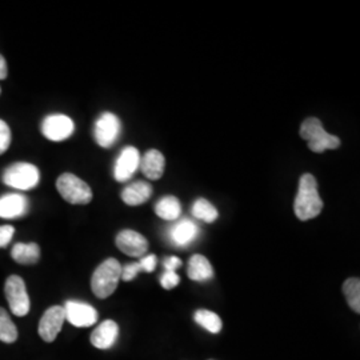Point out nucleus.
Instances as JSON below:
<instances>
[{"mask_svg":"<svg viewBox=\"0 0 360 360\" xmlns=\"http://www.w3.org/2000/svg\"><path fill=\"white\" fill-rule=\"evenodd\" d=\"M142 172L146 178L151 180L160 179L165 174L166 167V159L165 155L158 150H150L141 158V166Z\"/></svg>","mask_w":360,"mask_h":360,"instance_id":"2eb2a0df","label":"nucleus"},{"mask_svg":"<svg viewBox=\"0 0 360 360\" xmlns=\"http://www.w3.org/2000/svg\"><path fill=\"white\" fill-rule=\"evenodd\" d=\"M294 210L296 217L302 221L316 218L322 212L323 200L314 175L304 174L300 176Z\"/></svg>","mask_w":360,"mask_h":360,"instance_id":"f257e3e1","label":"nucleus"},{"mask_svg":"<svg viewBox=\"0 0 360 360\" xmlns=\"http://www.w3.org/2000/svg\"><path fill=\"white\" fill-rule=\"evenodd\" d=\"M65 321V314L63 306L50 307L43 314V316L39 322L38 331L40 338L47 343L53 342L56 339V336L62 331Z\"/></svg>","mask_w":360,"mask_h":360,"instance_id":"9d476101","label":"nucleus"},{"mask_svg":"<svg viewBox=\"0 0 360 360\" xmlns=\"http://www.w3.org/2000/svg\"><path fill=\"white\" fill-rule=\"evenodd\" d=\"M180 283L179 275L174 271H166L160 279V285L165 290H172Z\"/></svg>","mask_w":360,"mask_h":360,"instance_id":"bb28decb","label":"nucleus"},{"mask_svg":"<svg viewBox=\"0 0 360 360\" xmlns=\"http://www.w3.org/2000/svg\"><path fill=\"white\" fill-rule=\"evenodd\" d=\"M40 174L38 168L30 163H15L3 172V181L16 190H31L38 186Z\"/></svg>","mask_w":360,"mask_h":360,"instance_id":"39448f33","label":"nucleus"},{"mask_svg":"<svg viewBox=\"0 0 360 360\" xmlns=\"http://www.w3.org/2000/svg\"><path fill=\"white\" fill-rule=\"evenodd\" d=\"M28 199L22 193H7L0 198V218H22L28 212Z\"/></svg>","mask_w":360,"mask_h":360,"instance_id":"ddd939ff","label":"nucleus"},{"mask_svg":"<svg viewBox=\"0 0 360 360\" xmlns=\"http://www.w3.org/2000/svg\"><path fill=\"white\" fill-rule=\"evenodd\" d=\"M300 136L309 142V150L315 154L336 150L340 146V139L323 129L322 122L318 117H309L302 123Z\"/></svg>","mask_w":360,"mask_h":360,"instance_id":"7ed1b4c3","label":"nucleus"},{"mask_svg":"<svg viewBox=\"0 0 360 360\" xmlns=\"http://www.w3.org/2000/svg\"><path fill=\"white\" fill-rule=\"evenodd\" d=\"M141 166V154L135 147H126L116 159L114 176L117 181H127Z\"/></svg>","mask_w":360,"mask_h":360,"instance_id":"f8f14e48","label":"nucleus"},{"mask_svg":"<svg viewBox=\"0 0 360 360\" xmlns=\"http://www.w3.org/2000/svg\"><path fill=\"white\" fill-rule=\"evenodd\" d=\"M156 215L163 220L174 221L181 215V205L176 196H165L155 206Z\"/></svg>","mask_w":360,"mask_h":360,"instance_id":"aec40b11","label":"nucleus"},{"mask_svg":"<svg viewBox=\"0 0 360 360\" xmlns=\"http://www.w3.org/2000/svg\"><path fill=\"white\" fill-rule=\"evenodd\" d=\"M11 141H13L11 129L4 120L0 119V155L4 154L8 150Z\"/></svg>","mask_w":360,"mask_h":360,"instance_id":"393cba45","label":"nucleus"},{"mask_svg":"<svg viewBox=\"0 0 360 360\" xmlns=\"http://www.w3.org/2000/svg\"><path fill=\"white\" fill-rule=\"evenodd\" d=\"M193 321L211 334H219L223 327V323L218 314L208 309H198L193 315Z\"/></svg>","mask_w":360,"mask_h":360,"instance_id":"412c9836","label":"nucleus"},{"mask_svg":"<svg viewBox=\"0 0 360 360\" xmlns=\"http://www.w3.org/2000/svg\"><path fill=\"white\" fill-rule=\"evenodd\" d=\"M193 215L199 220H203L206 223H214L219 217L218 210L212 203H210L207 199H198L193 206Z\"/></svg>","mask_w":360,"mask_h":360,"instance_id":"4be33fe9","label":"nucleus"},{"mask_svg":"<svg viewBox=\"0 0 360 360\" xmlns=\"http://www.w3.org/2000/svg\"><path fill=\"white\" fill-rule=\"evenodd\" d=\"M18 339V330L8 312L0 307V342L13 343Z\"/></svg>","mask_w":360,"mask_h":360,"instance_id":"5701e85b","label":"nucleus"},{"mask_svg":"<svg viewBox=\"0 0 360 360\" xmlns=\"http://www.w3.org/2000/svg\"><path fill=\"white\" fill-rule=\"evenodd\" d=\"M210 360H214V359H210Z\"/></svg>","mask_w":360,"mask_h":360,"instance_id":"473e14b6","label":"nucleus"},{"mask_svg":"<svg viewBox=\"0 0 360 360\" xmlns=\"http://www.w3.org/2000/svg\"><path fill=\"white\" fill-rule=\"evenodd\" d=\"M56 188L71 205H89L92 200L90 186L74 174H62L56 180Z\"/></svg>","mask_w":360,"mask_h":360,"instance_id":"20e7f679","label":"nucleus"},{"mask_svg":"<svg viewBox=\"0 0 360 360\" xmlns=\"http://www.w3.org/2000/svg\"><path fill=\"white\" fill-rule=\"evenodd\" d=\"M11 257L19 264H35L40 259V247L37 243H16Z\"/></svg>","mask_w":360,"mask_h":360,"instance_id":"6ab92c4d","label":"nucleus"},{"mask_svg":"<svg viewBox=\"0 0 360 360\" xmlns=\"http://www.w3.org/2000/svg\"><path fill=\"white\" fill-rule=\"evenodd\" d=\"M142 266V270L144 272H153L156 267V257L155 255H147L142 257V260L139 262Z\"/></svg>","mask_w":360,"mask_h":360,"instance_id":"c85d7f7f","label":"nucleus"},{"mask_svg":"<svg viewBox=\"0 0 360 360\" xmlns=\"http://www.w3.org/2000/svg\"><path fill=\"white\" fill-rule=\"evenodd\" d=\"M120 131H122V124L119 117L112 112H104L99 116V119L95 123V129H94L95 141L101 147L110 148L119 139Z\"/></svg>","mask_w":360,"mask_h":360,"instance_id":"6e6552de","label":"nucleus"},{"mask_svg":"<svg viewBox=\"0 0 360 360\" xmlns=\"http://www.w3.org/2000/svg\"><path fill=\"white\" fill-rule=\"evenodd\" d=\"M141 271L143 270L142 266H141L139 262H136V263H129V264H126L124 267H122V276H120V279L124 281V282H131V281H134V279L136 278V275H138Z\"/></svg>","mask_w":360,"mask_h":360,"instance_id":"a878e982","label":"nucleus"},{"mask_svg":"<svg viewBox=\"0 0 360 360\" xmlns=\"http://www.w3.org/2000/svg\"><path fill=\"white\" fill-rule=\"evenodd\" d=\"M0 94H1V90H0Z\"/></svg>","mask_w":360,"mask_h":360,"instance_id":"2f4dec72","label":"nucleus"},{"mask_svg":"<svg viewBox=\"0 0 360 360\" xmlns=\"http://www.w3.org/2000/svg\"><path fill=\"white\" fill-rule=\"evenodd\" d=\"M343 292L348 304L356 314L360 312V281L358 278H349L343 283Z\"/></svg>","mask_w":360,"mask_h":360,"instance_id":"b1692460","label":"nucleus"},{"mask_svg":"<svg viewBox=\"0 0 360 360\" xmlns=\"http://www.w3.org/2000/svg\"><path fill=\"white\" fill-rule=\"evenodd\" d=\"M116 247L129 257H142L148 251V242L139 232L123 230L116 236Z\"/></svg>","mask_w":360,"mask_h":360,"instance_id":"9b49d317","label":"nucleus"},{"mask_svg":"<svg viewBox=\"0 0 360 360\" xmlns=\"http://www.w3.org/2000/svg\"><path fill=\"white\" fill-rule=\"evenodd\" d=\"M198 231L199 229L193 220L183 219L175 223V226L169 230V236L175 245L184 247L195 240V238L198 236Z\"/></svg>","mask_w":360,"mask_h":360,"instance_id":"f3484780","label":"nucleus"},{"mask_svg":"<svg viewBox=\"0 0 360 360\" xmlns=\"http://www.w3.org/2000/svg\"><path fill=\"white\" fill-rule=\"evenodd\" d=\"M7 75H8V68H7L6 59L3 58V55H0V80L6 79Z\"/></svg>","mask_w":360,"mask_h":360,"instance_id":"7c9ffc66","label":"nucleus"},{"mask_svg":"<svg viewBox=\"0 0 360 360\" xmlns=\"http://www.w3.org/2000/svg\"><path fill=\"white\" fill-rule=\"evenodd\" d=\"M75 131V124L70 116L52 114L41 122V134L52 142H63Z\"/></svg>","mask_w":360,"mask_h":360,"instance_id":"0eeeda50","label":"nucleus"},{"mask_svg":"<svg viewBox=\"0 0 360 360\" xmlns=\"http://www.w3.org/2000/svg\"><path fill=\"white\" fill-rule=\"evenodd\" d=\"M15 229L13 226H0V248H4L10 245V242L13 240Z\"/></svg>","mask_w":360,"mask_h":360,"instance_id":"cd10ccee","label":"nucleus"},{"mask_svg":"<svg viewBox=\"0 0 360 360\" xmlns=\"http://www.w3.org/2000/svg\"><path fill=\"white\" fill-rule=\"evenodd\" d=\"M187 275L193 282H207L212 279L214 269L206 257L196 254L188 262Z\"/></svg>","mask_w":360,"mask_h":360,"instance_id":"a211bd4d","label":"nucleus"},{"mask_svg":"<svg viewBox=\"0 0 360 360\" xmlns=\"http://www.w3.org/2000/svg\"><path fill=\"white\" fill-rule=\"evenodd\" d=\"M4 294H6V299L8 302V306H10L13 315L15 316H26L27 314L30 312L31 302H30V296L27 292L25 281L18 275H11L6 281Z\"/></svg>","mask_w":360,"mask_h":360,"instance_id":"423d86ee","label":"nucleus"},{"mask_svg":"<svg viewBox=\"0 0 360 360\" xmlns=\"http://www.w3.org/2000/svg\"><path fill=\"white\" fill-rule=\"evenodd\" d=\"M122 276V266L120 263L110 257L95 270L91 278V288L92 292L99 299H105L112 295L117 288V284Z\"/></svg>","mask_w":360,"mask_h":360,"instance_id":"f03ea898","label":"nucleus"},{"mask_svg":"<svg viewBox=\"0 0 360 360\" xmlns=\"http://www.w3.org/2000/svg\"><path fill=\"white\" fill-rule=\"evenodd\" d=\"M63 309H65V321H68L72 326L79 328L91 327L98 322V311L89 303H83L77 300H67Z\"/></svg>","mask_w":360,"mask_h":360,"instance_id":"1a4fd4ad","label":"nucleus"},{"mask_svg":"<svg viewBox=\"0 0 360 360\" xmlns=\"http://www.w3.org/2000/svg\"><path fill=\"white\" fill-rule=\"evenodd\" d=\"M181 266V260L179 257H168L163 260V267L166 271H176V269H179Z\"/></svg>","mask_w":360,"mask_h":360,"instance_id":"c756f323","label":"nucleus"},{"mask_svg":"<svg viewBox=\"0 0 360 360\" xmlns=\"http://www.w3.org/2000/svg\"><path fill=\"white\" fill-rule=\"evenodd\" d=\"M153 195V187L146 181H135L122 191V199L129 206H141Z\"/></svg>","mask_w":360,"mask_h":360,"instance_id":"dca6fc26","label":"nucleus"},{"mask_svg":"<svg viewBox=\"0 0 360 360\" xmlns=\"http://www.w3.org/2000/svg\"><path fill=\"white\" fill-rule=\"evenodd\" d=\"M119 326L114 321H104L91 334V345L99 349H108L115 345Z\"/></svg>","mask_w":360,"mask_h":360,"instance_id":"4468645a","label":"nucleus"}]
</instances>
